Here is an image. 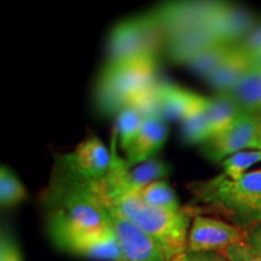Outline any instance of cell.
Instances as JSON below:
<instances>
[{
  "mask_svg": "<svg viewBox=\"0 0 261 261\" xmlns=\"http://www.w3.org/2000/svg\"><path fill=\"white\" fill-rule=\"evenodd\" d=\"M144 117L135 107H127L117 114L115 129L119 138V144L123 151H126L133 144L142 130Z\"/></svg>",
  "mask_w": 261,
  "mask_h": 261,
  "instance_id": "21",
  "label": "cell"
},
{
  "mask_svg": "<svg viewBox=\"0 0 261 261\" xmlns=\"http://www.w3.org/2000/svg\"><path fill=\"white\" fill-rule=\"evenodd\" d=\"M207 106L208 97L196 94L190 110L181 120L182 139L189 145H202L211 138Z\"/></svg>",
  "mask_w": 261,
  "mask_h": 261,
  "instance_id": "16",
  "label": "cell"
},
{
  "mask_svg": "<svg viewBox=\"0 0 261 261\" xmlns=\"http://www.w3.org/2000/svg\"><path fill=\"white\" fill-rule=\"evenodd\" d=\"M189 189L197 203L196 207H189L194 215L218 212L244 231L261 224V169L247 172L236 180L220 174L191 182Z\"/></svg>",
  "mask_w": 261,
  "mask_h": 261,
  "instance_id": "2",
  "label": "cell"
},
{
  "mask_svg": "<svg viewBox=\"0 0 261 261\" xmlns=\"http://www.w3.org/2000/svg\"><path fill=\"white\" fill-rule=\"evenodd\" d=\"M246 240V231L233 224L196 214L189 230L187 253H220L225 248Z\"/></svg>",
  "mask_w": 261,
  "mask_h": 261,
  "instance_id": "8",
  "label": "cell"
},
{
  "mask_svg": "<svg viewBox=\"0 0 261 261\" xmlns=\"http://www.w3.org/2000/svg\"><path fill=\"white\" fill-rule=\"evenodd\" d=\"M228 261H261V254L246 241L225 248L219 253Z\"/></svg>",
  "mask_w": 261,
  "mask_h": 261,
  "instance_id": "25",
  "label": "cell"
},
{
  "mask_svg": "<svg viewBox=\"0 0 261 261\" xmlns=\"http://www.w3.org/2000/svg\"><path fill=\"white\" fill-rule=\"evenodd\" d=\"M218 41L208 29L187 32L166 40L168 56L175 63L185 64L197 52Z\"/></svg>",
  "mask_w": 261,
  "mask_h": 261,
  "instance_id": "14",
  "label": "cell"
},
{
  "mask_svg": "<svg viewBox=\"0 0 261 261\" xmlns=\"http://www.w3.org/2000/svg\"><path fill=\"white\" fill-rule=\"evenodd\" d=\"M185 261H228L219 253H187Z\"/></svg>",
  "mask_w": 261,
  "mask_h": 261,
  "instance_id": "29",
  "label": "cell"
},
{
  "mask_svg": "<svg viewBox=\"0 0 261 261\" xmlns=\"http://www.w3.org/2000/svg\"><path fill=\"white\" fill-rule=\"evenodd\" d=\"M84 182L102 202L110 227L115 232L121 246L125 261H172L154 238L127 219L112 203L103 190L100 180Z\"/></svg>",
  "mask_w": 261,
  "mask_h": 261,
  "instance_id": "5",
  "label": "cell"
},
{
  "mask_svg": "<svg viewBox=\"0 0 261 261\" xmlns=\"http://www.w3.org/2000/svg\"><path fill=\"white\" fill-rule=\"evenodd\" d=\"M250 69H253L252 57L236 45L220 67L205 80L217 94H228Z\"/></svg>",
  "mask_w": 261,
  "mask_h": 261,
  "instance_id": "13",
  "label": "cell"
},
{
  "mask_svg": "<svg viewBox=\"0 0 261 261\" xmlns=\"http://www.w3.org/2000/svg\"><path fill=\"white\" fill-rule=\"evenodd\" d=\"M246 237L247 242L261 254V224L247 228Z\"/></svg>",
  "mask_w": 261,
  "mask_h": 261,
  "instance_id": "28",
  "label": "cell"
},
{
  "mask_svg": "<svg viewBox=\"0 0 261 261\" xmlns=\"http://www.w3.org/2000/svg\"><path fill=\"white\" fill-rule=\"evenodd\" d=\"M27 196L25 189L16 174L3 165L0 169V203L2 207H12L18 204Z\"/></svg>",
  "mask_w": 261,
  "mask_h": 261,
  "instance_id": "23",
  "label": "cell"
},
{
  "mask_svg": "<svg viewBox=\"0 0 261 261\" xmlns=\"http://www.w3.org/2000/svg\"><path fill=\"white\" fill-rule=\"evenodd\" d=\"M260 116L243 112L237 122L221 135L208 139L201 145V152L212 162H223L244 150H255Z\"/></svg>",
  "mask_w": 261,
  "mask_h": 261,
  "instance_id": "10",
  "label": "cell"
},
{
  "mask_svg": "<svg viewBox=\"0 0 261 261\" xmlns=\"http://www.w3.org/2000/svg\"><path fill=\"white\" fill-rule=\"evenodd\" d=\"M243 112L261 115V69L253 68L228 93Z\"/></svg>",
  "mask_w": 261,
  "mask_h": 261,
  "instance_id": "18",
  "label": "cell"
},
{
  "mask_svg": "<svg viewBox=\"0 0 261 261\" xmlns=\"http://www.w3.org/2000/svg\"><path fill=\"white\" fill-rule=\"evenodd\" d=\"M255 150H261V116H260V125H259V132H257Z\"/></svg>",
  "mask_w": 261,
  "mask_h": 261,
  "instance_id": "31",
  "label": "cell"
},
{
  "mask_svg": "<svg viewBox=\"0 0 261 261\" xmlns=\"http://www.w3.org/2000/svg\"><path fill=\"white\" fill-rule=\"evenodd\" d=\"M112 165V151L94 135L86 137L73 151L56 158V169L81 181L102 180Z\"/></svg>",
  "mask_w": 261,
  "mask_h": 261,
  "instance_id": "6",
  "label": "cell"
},
{
  "mask_svg": "<svg viewBox=\"0 0 261 261\" xmlns=\"http://www.w3.org/2000/svg\"><path fill=\"white\" fill-rule=\"evenodd\" d=\"M252 63H253V68L261 69V52L252 56Z\"/></svg>",
  "mask_w": 261,
  "mask_h": 261,
  "instance_id": "30",
  "label": "cell"
},
{
  "mask_svg": "<svg viewBox=\"0 0 261 261\" xmlns=\"http://www.w3.org/2000/svg\"><path fill=\"white\" fill-rule=\"evenodd\" d=\"M242 113L243 110L228 94H217L214 97H208L207 115L208 122H210L211 138L230 129L237 122Z\"/></svg>",
  "mask_w": 261,
  "mask_h": 261,
  "instance_id": "15",
  "label": "cell"
},
{
  "mask_svg": "<svg viewBox=\"0 0 261 261\" xmlns=\"http://www.w3.org/2000/svg\"><path fill=\"white\" fill-rule=\"evenodd\" d=\"M156 58H136L106 64L96 87V103L106 115L119 114L132 106L156 83Z\"/></svg>",
  "mask_w": 261,
  "mask_h": 261,
  "instance_id": "3",
  "label": "cell"
},
{
  "mask_svg": "<svg viewBox=\"0 0 261 261\" xmlns=\"http://www.w3.org/2000/svg\"><path fill=\"white\" fill-rule=\"evenodd\" d=\"M261 162V150H246L240 151L221 162L223 174L228 179L241 178L246 174L247 169Z\"/></svg>",
  "mask_w": 261,
  "mask_h": 261,
  "instance_id": "24",
  "label": "cell"
},
{
  "mask_svg": "<svg viewBox=\"0 0 261 261\" xmlns=\"http://www.w3.org/2000/svg\"><path fill=\"white\" fill-rule=\"evenodd\" d=\"M254 25L255 18L248 10L220 3L211 21L210 32L218 41L236 46L255 29Z\"/></svg>",
  "mask_w": 261,
  "mask_h": 261,
  "instance_id": "11",
  "label": "cell"
},
{
  "mask_svg": "<svg viewBox=\"0 0 261 261\" xmlns=\"http://www.w3.org/2000/svg\"><path fill=\"white\" fill-rule=\"evenodd\" d=\"M55 246L64 252L90 259L125 261L123 253L112 227L51 234Z\"/></svg>",
  "mask_w": 261,
  "mask_h": 261,
  "instance_id": "7",
  "label": "cell"
},
{
  "mask_svg": "<svg viewBox=\"0 0 261 261\" xmlns=\"http://www.w3.org/2000/svg\"><path fill=\"white\" fill-rule=\"evenodd\" d=\"M165 35L154 12L126 19L113 28L108 45L107 64L136 58H156Z\"/></svg>",
  "mask_w": 261,
  "mask_h": 261,
  "instance_id": "4",
  "label": "cell"
},
{
  "mask_svg": "<svg viewBox=\"0 0 261 261\" xmlns=\"http://www.w3.org/2000/svg\"><path fill=\"white\" fill-rule=\"evenodd\" d=\"M117 143L119 138L114 127L110 145L112 169L100 180L104 192L127 219L154 238L169 259L187 254L189 230L194 214L189 208H182V211L175 213L152 207L143 201L138 189L130 182L129 166L117 154Z\"/></svg>",
  "mask_w": 261,
  "mask_h": 261,
  "instance_id": "1",
  "label": "cell"
},
{
  "mask_svg": "<svg viewBox=\"0 0 261 261\" xmlns=\"http://www.w3.org/2000/svg\"><path fill=\"white\" fill-rule=\"evenodd\" d=\"M233 47L234 46H232V45L225 44V42L221 41H215L210 46L197 52L194 57H191L185 63V65H188L194 73L207 79L226 60V57L230 55Z\"/></svg>",
  "mask_w": 261,
  "mask_h": 261,
  "instance_id": "19",
  "label": "cell"
},
{
  "mask_svg": "<svg viewBox=\"0 0 261 261\" xmlns=\"http://www.w3.org/2000/svg\"><path fill=\"white\" fill-rule=\"evenodd\" d=\"M168 129L165 120L160 117L144 119L142 130L133 144L126 150L127 165L135 166L149 161L152 156L158 154L167 139Z\"/></svg>",
  "mask_w": 261,
  "mask_h": 261,
  "instance_id": "12",
  "label": "cell"
},
{
  "mask_svg": "<svg viewBox=\"0 0 261 261\" xmlns=\"http://www.w3.org/2000/svg\"><path fill=\"white\" fill-rule=\"evenodd\" d=\"M220 3H177L159 8L154 14L165 40L182 33L208 29Z\"/></svg>",
  "mask_w": 261,
  "mask_h": 261,
  "instance_id": "9",
  "label": "cell"
},
{
  "mask_svg": "<svg viewBox=\"0 0 261 261\" xmlns=\"http://www.w3.org/2000/svg\"><path fill=\"white\" fill-rule=\"evenodd\" d=\"M142 200L152 207L168 212H180L182 208L179 203L177 195L167 181H155L148 187L138 190Z\"/></svg>",
  "mask_w": 261,
  "mask_h": 261,
  "instance_id": "20",
  "label": "cell"
},
{
  "mask_svg": "<svg viewBox=\"0 0 261 261\" xmlns=\"http://www.w3.org/2000/svg\"><path fill=\"white\" fill-rule=\"evenodd\" d=\"M0 261H23L15 238L4 231L0 240Z\"/></svg>",
  "mask_w": 261,
  "mask_h": 261,
  "instance_id": "26",
  "label": "cell"
},
{
  "mask_svg": "<svg viewBox=\"0 0 261 261\" xmlns=\"http://www.w3.org/2000/svg\"><path fill=\"white\" fill-rule=\"evenodd\" d=\"M238 46L250 57L261 52V25L254 29L241 44H238Z\"/></svg>",
  "mask_w": 261,
  "mask_h": 261,
  "instance_id": "27",
  "label": "cell"
},
{
  "mask_svg": "<svg viewBox=\"0 0 261 261\" xmlns=\"http://www.w3.org/2000/svg\"><path fill=\"white\" fill-rule=\"evenodd\" d=\"M169 174V166L160 160L151 159L140 163L133 169L129 168V179L132 185L138 190L148 187L155 181H160Z\"/></svg>",
  "mask_w": 261,
  "mask_h": 261,
  "instance_id": "22",
  "label": "cell"
},
{
  "mask_svg": "<svg viewBox=\"0 0 261 261\" xmlns=\"http://www.w3.org/2000/svg\"><path fill=\"white\" fill-rule=\"evenodd\" d=\"M195 92L171 84H160V112L163 120L181 121L196 98Z\"/></svg>",
  "mask_w": 261,
  "mask_h": 261,
  "instance_id": "17",
  "label": "cell"
}]
</instances>
